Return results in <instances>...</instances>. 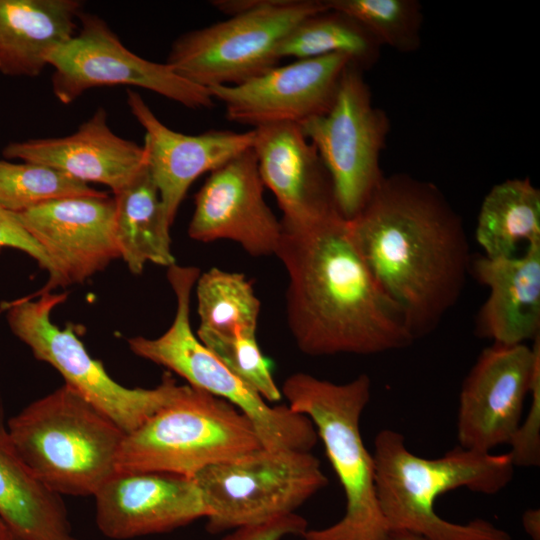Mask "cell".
Wrapping results in <instances>:
<instances>
[{"mask_svg": "<svg viewBox=\"0 0 540 540\" xmlns=\"http://www.w3.org/2000/svg\"><path fill=\"white\" fill-rule=\"evenodd\" d=\"M348 224L414 340L431 333L462 295L472 263L462 218L442 191L407 173L384 175Z\"/></svg>", "mask_w": 540, "mask_h": 540, "instance_id": "obj_1", "label": "cell"}, {"mask_svg": "<svg viewBox=\"0 0 540 540\" xmlns=\"http://www.w3.org/2000/svg\"><path fill=\"white\" fill-rule=\"evenodd\" d=\"M281 225L275 255L289 277L287 321L301 352L372 355L415 341L338 211L300 223L281 220Z\"/></svg>", "mask_w": 540, "mask_h": 540, "instance_id": "obj_2", "label": "cell"}, {"mask_svg": "<svg viewBox=\"0 0 540 540\" xmlns=\"http://www.w3.org/2000/svg\"><path fill=\"white\" fill-rule=\"evenodd\" d=\"M372 456L377 499L390 531L407 530L429 540H511L486 520L457 524L434 509L439 496L457 488L485 495L504 489L515 467L509 453L457 446L442 457L427 459L412 453L401 433L384 429L375 437Z\"/></svg>", "mask_w": 540, "mask_h": 540, "instance_id": "obj_3", "label": "cell"}, {"mask_svg": "<svg viewBox=\"0 0 540 540\" xmlns=\"http://www.w3.org/2000/svg\"><path fill=\"white\" fill-rule=\"evenodd\" d=\"M281 394L288 406L313 423L346 497L344 516L322 529H308L305 540H389L375 487L372 454L360 430L371 396V380L361 374L347 383H333L299 372L286 378Z\"/></svg>", "mask_w": 540, "mask_h": 540, "instance_id": "obj_4", "label": "cell"}, {"mask_svg": "<svg viewBox=\"0 0 540 540\" xmlns=\"http://www.w3.org/2000/svg\"><path fill=\"white\" fill-rule=\"evenodd\" d=\"M34 474L59 495L94 496L116 472L125 432L64 384L30 403L7 424Z\"/></svg>", "mask_w": 540, "mask_h": 540, "instance_id": "obj_5", "label": "cell"}, {"mask_svg": "<svg viewBox=\"0 0 540 540\" xmlns=\"http://www.w3.org/2000/svg\"><path fill=\"white\" fill-rule=\"evenodd\" d=\"M199 275L197 267L174 264L168 268L167 279L177 302L174 320L157 338L138 336L129 339L130 350L184 378L191 387L231 403L252 423L263 447L310 451L318 439L310 419L288 405H269L192 331L190 297Z\"/></svg>", "mask_w": 540, "mask_h": 540, "instance_id": "obj_6", "label": "cell"}, {"mask_svg": "<svg viewBox=\"0 0 540 540\" xmlns=\"http://www.w3.org/2000/svg\"><path fill=\"white\" fill-rule=\"evenodd\" d=\"M261 446L252 423L236 407L187 384L174 401L125 434L116 471L194 477Z\"/></svg>", "mask_w": 540, "mask_h": 540, "instance_id": "obj_7", "label": "cell"}, {"mask_svg": "<svg viewBox=\"0 0 540 540\" xmlns=\"http://www.w3.org/2000/svg\"><path fill=\"white\" fill-rule=\"evenodd\" d=\"M217 534L265 523L295 510L328 484L310 451L263 446L213 464L193 477Z\"/></svg>", "mask_w": 540, "mask_h": 540, "instance_id": "obj_8", "label": "cell"}, {"mask_svg": "<svg viewBox=\"0 0 540 540\" xmlns=\"http://www.w3.org/2000/svg\"><path fill=\"white\" fill-rule=\"evenodd\" d=\"M66 298V293L49 291L35 301L24 298L11 303L7 310L9 327L36 359L54 367L67 386L126 434L183 392L186 385L177 384L169 372L150 389L128 388L112 379L102 363L87 352L72 325L60 329L51 321L53 309Z\"/></svg>", "mask_w": 540, "mask_h": 540, "instance_id": "obj_9", "label": "cell"}, {"mask_svg": "<svg viewBox=\"0 0 540 540\" xmlns=\"http://www.w3.org/2000/svg\"><path fill=\"white\" fill-rule=\"evenodd\" d=\"M326 8L324 0H262L246 12L180 35L166 63L206 89L242 84L279 65L277 49L284 36Z\"/></svg>", "mask_w": 540, "mask_h": 540, "instance_id": "obj_10", "label": "cell"}, {"mask_svg": "<svg viewBox=\"0 0 540 540\" xmlns=\"http://www.w3.org/2000/svg\"><path fill=\"white\" fill-rule=\"evenodd\" d=\"M363 72L349 63L329 111L299 124L330 175L338 212L348 221L384 177L380 155L390 131L389 118L374 106Z\"/></svg>", "mask_w": 540, "mask_h": 540, "instance_id": "obj_11", "label": "cell"}, {"mask_svg": "<svg viewBox=\"0 0 540 540\" xmlns=\"http://www.w3.org/2000/svg\"><path fill=\"white\" fill-rule=\"evenodd\" d=\"M53 68L52 92L65 105L86 91L127 85L157 93L189 109H211L215 101L208 89L178 75L166 62L157 63L129 50L95 14L82 11L78 30L47 57Z\"/></svg>", "mask_w": 540, "mask_h": 540, "instance_id": "obj_12", "label": "cell"}, {"mask_svg": "<svg viewBox=\"0 0 540 540\" xmlns=\"http://www.w3.org/2000/svg\"><path fill=\"white\" fill-rule=\"evenodd\" d=\"M540 368V336L526 344L485 348L466 376L457 416L459 446L483 453L509 444Z\"/></svg>", "mask_w": 540, "mask_h": 540, "instance_id": "obj_13", "label": "cell"}, {"mask_svg": "<svg viewBox=\"0 0 540 540\" xmlns=\"http://www.w3.org/2000/svg\"><path fill=\"white\" fill-rule=\"evenodd\" d=\"M351 62L345 54L299 59L242 84L208 91L214 101L224 105L230 121L253 129L277 123L299 125L329 111Z\"/></svg>", "mask_w": 540, "mask_h": 540, "instance_id": "obj_14", "label": "cell"}, {"mask_svg": "<svg viewBox=\"0 0 540 540\" xmlns=\"http://www.w3.org/2000/svg\"><path fill=\"white\" fill-rule=\"evenodd\" d=\"M17 216L54 266L42 292L83 283L120 258L114 198L105 192L49 201Z\"/></svg>", "mask_w": 540, "mask_h": 540, "instance_id": "obj_15", "label": "cell"}, {"mask_svg": "<svg viewBox=\"0 0 540 540\" xmlns=\"http://www.w3.org/2000/svg\"><path fill=\"white\" fill-rule=\"evenodd\" d=\"M264 188L252 147L210 172L195 194L190 238L227 239L255 257L275 255L282 225L264 199Z\"/></svg>", "mask_w": 540, "mask_h": 540, "instance_id": "obj_16", "label": "cell"}, {"mask_svg": "<svg viewBox=\"0 0 540 540\" xmlns=\"http://www.w3.org/2000/svg\"><path fill=\"white\" fill-rule=\"evenodd\" d=\"M94 497L98 529L114 540L172 531L207 516L195 479L174 473L116 471Z\"/></svg>", "mask_w": 540, "mask_h": 540, "instance_id": "obj_17", "label": "cell"}, {"mask_svg": "<svg viewBox=\"0 0 540 540\" xmlns=\"http://www.w3.org/2000/svg\"><path fill=\"white\" fill-rule=\"evenodd\" d=\"M130 112L145 131L146 166L158 189L171 226L192 183L250 149L254 130H208L188 135L170 129L154 114L142 96L127 90Z\"/></svg>", "mask_w": 540, "mask_h": 540, "instance_id": "obj_18", "label": "cell"}, {"mask_svg": "<svg viewBox=\"0 0 540 540\" xmlns=\"http://www.w3.org/2000/svg\"><path fill=\"white\" fill-rule=\"evenodd\" d=\"M2 154L8 159L53 167L87 184H103L113 194L146 165L143 145L115 134L103 107L68 136L10 142Z\"/></svg>", "mask_w": 540, "mask_h": 540, "instance_id": "obj_19", "label": "cell"}, {"mask_svg": "<svg viewBox=\"0 0 540 540\" xmlns=\"http://www.w3.org/2000/svg\"><path fill=\"white\" fill-rule=\"evenodd\" d=\"M253 130L258 171L282 210L281 220L300 223L338 211L330 175L298 124L277 123Z\"/></svg>", "mask_w": 540, "mask_h": 540, "instance_id": "obj_20", "label": "cell"}, {"mask_svg": "<svg viewBox=\"0 0 540 540\" xmlns=\"http://www.w3.org/2000/svg\"><path fill=\"white\" fill-rule=\"evenodd\" d=\"M472 272L490 291L476 319L480 337L518 345L540 336V243L520 256H480L471 263Z\"/></svg>", "mask_w": 540, "mask_h": 540, "instance_id": "obj_21", "label": "cell"}, {"mask_svg": "<svg viewBox=\"0 0 540 540\" xmlns=\"http://www.w3.org/2000/svg\"><path fill=\"white\" fill-rule=\"evenodd\" d=\"M78 0H0V72L37 77L47 57L78 30Z\"/></svg>", "mask_w": 540, "mask_h": 540, "instance_id": "obj_22", "label": "cell"}, {"mask_svg": "<svg viewBox=\"0 0 540 540\" xmlns=\"http://www.w3.org/2000/svg\"><path fill=\"white\" fill-rule=\"evenodd\" d=\"M0 519L13 540H78L61 495L17 452L0 415Z\"/></svg>", "mask_w": 540, "mask_h": 540, "instance_id": "obj_23", "label": "cell"}, {"mask_svg": "<svg viewBox=\"0 0 540 540\" xmlns=\"http://www.w3.org/2000/svg\"><path fill=\"white\" fill-rule=\"evenodd\" d=\"M115 237L120 257L134 274L147 262L170 267V225L158 189L145 165L123 189L114 194Z\"/></svg>", "mask_w": 540, "mask_h": 540, "instance_id": "obj_24", "label": "cell"}, {"mask_svg": "<svg viewBox=\"0 0 540 540\" xmlns=\"http://www.w3.org/2000/svg\"><path fill=\"white\" fill-rule=\"evenodd\" d=\"M475 238L485 257L516 256L518 245L540 243V190L528 177L507 179L484 197Z\"/></svg>", "mask_w": 540, "mask_h": 540, "instance_id": "obj_25", "label": "cell"}, {"mask_svg": "<svg viewBox=\"0 0 540 540\" xmlns=\"http://www.w3.org/2000/svg\"><path fill=\"white\" fill-rule=\"evenodd\" d=\"M381 47L361 23L327 6L296 24L281 40L277 54L280 60L285 57L299 60L345 54L366 70L378 61Z\"/></svg>", "mask_w": 540, "mask_h": 540, "instance_id": "obj_26", "label": "cell"}, {"mask_svg": "<svg viewBox=\"0 0 540 540\" xmlns=\"http://www.w3.org/2000/svg\"><path fill=\"white\" fill-rule=\"evenodd\" d=\"M195 285L199 330L231 334L257 329L260 300L245 275L213 267Z\"/></svg>", "mask_w": 540, "mask_h": 540, "instance_id": "obj_27", "label": "cell"}, {"mask_svg": "<svg viewBox=\"0 0 540 540\" xmlns=\"http://www.w3.org/2000/svg\"><path fill=\"white\" fill-rule=\"evenodd\" d=\"M101 192L44 164L0 160V206L15 214L49 201Z\"/></svg>", "mask_w": 540, "mask_h": 540, "instance_id": "obj_28", "label": "cell"}, {"mask_svg": "<svg viewBox=\"0 0 540 540\" xmlns=\"http://www.w3.org/2000/svg\"><path fill=\"white\" fill-rule=\"evenodd\" d=\"M361 23L382 46L400 53L416 52L421 46L424 20L416 0H325Z\"/></svg>", "mask_w": 540, "mask_h": 540, "instance_id": "obj_29", "label": "cell"}, {"mask_svg": "<svg viewBox=\"0 0 540 540\" xmlns=\"http://www.w3.org/2000/svg\"><path fill=\"white\" fill-rule=\"evenodd\" d=\"M257 329H237L231 334L197 330L198 339L239 379L262 398L277 402L282 398L268 359L261 352Z\"/></svg>", "mask_w": 540, "mask_h": 540, "instance_id": "obj_30", "label": "cell"}, {"mask_svg": "<svg viewBox=\"0 0 540 540\" xmlns=\"http://www.w3.org/2000/svg\"><path fill=\"white\" fill-rule=\"evenodd\" d=\"M529 394L528 414L509 443L508 453L514 466L535 467L540 463V368L535 372Z\"/></svg>", "mask_w": 540, "mask_h": 540, "instance_id": "obj_31", "label": "cell"}, {"mask_svg": "<svg viewBox=\"0 0 540 540\" xmlns=\"http://www.w3.org/2000/svg\"><path fill=\"white\" fill-rule=\"evenodd\" d=\"M9 247L20 250L32 257L49 274L48 282L55 276L49 257L36 240L28 233L17 214L0 206V248Z\"/></svg>", "mask_w": 540, "mask_h": 540, "instance_id": "obj_32", "label": "cell"}, {"mask_svg": "<svg viewBox=\"0 0 540 540\" xmlns=\"http://www.w3.org/2000/svg\"><path fill=\"white\" fill-rule=\"evenodd\" d=\"M307 530L306 519L291 513L262 524L234 529L222 540H281L290 535L302 536Z\"/></svg>", "mask_w": 540, "mask_h": 540, "instance_id": "obj_33", "label": "cell"}, {"mask_svg": "<svg viewBox=\"0 0 540 540\" xmlns=\"http://www.w3.org/2000/svg\"><path fill=\"white\" fill-rule=\"evenodd\" d=\"M525 531L533 540L540 539V512L537 509L527 510L522 518Z\"/></svg>", "mask_w": 540, "mask_h": 540, "instance_id": "obj_34", "label": "cell"}, {"mask_svg": "<svg viewBox=\"0 0 540 540\" xmlns=\"http://www.w3.org/2000/svg\"><path fill=\"white\" fill-rule=\"evenodd\" d=\"M389 540H429L426 537L407 530L391 531Z\"/></svg>", "mask_w": 540, "mask_h": 540, "instance_id": "obj_35", "label": "cell"}, {"mask_svg": "<svg viewBox=\"0 0 540 540\" xmlns=\"http://www.w3.org/2000/svg\"><path fill=\"white\" fill-rule=\"evenodd\" d=\"M0 540H13L10 531L0 519Z\"/></svg>", "mask_w": 540, "mask_h": 540, "instance_id": "obj_36", "label": "cell"}]
</instances>
